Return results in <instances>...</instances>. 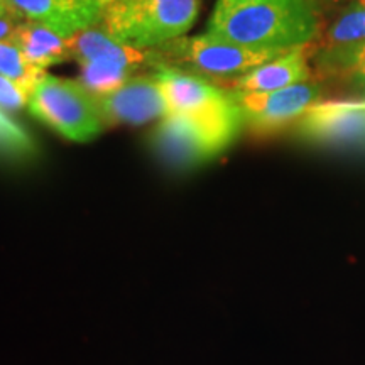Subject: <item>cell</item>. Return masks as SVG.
Instances as JSON below:
<instances>
[{"label": "cell", "mask_w": 365, "mask_h": 365, "mask_svg": "<svg viewBox=\"0 0 365 365\" xmlns=\"http://www.w3.org/2000/svg\"><path fill=\"white\" fill-rule=\"evenodd\" d=\"M207 33L254 49L309 46L319 34L313 0H217Z\"/></svg>", "instance_id": "obj_1"}, {"label": "cell", "mask_w": 365, "mask_h": 365, "mask_svg": "<svg viewBox=\"0 0 365 365\" xmlns=\"http://www.w3.org/2000/svg\"><path fill=\"white\" fill-rule=\"evenodd\" d=\"M282 53L286 51L245 48L218 38L215 34L205 33L198 36H181L156 46L149 49V58L150 70L171 68L227 88L232 81L266 61L281 56Z\"/></svg>", "instance_id": "obj_2"}, {"label": "cell", "mask_w": 365, "mask_h": 365, "mask_svg": "<svg viewBox=\"0 0 365 365\" xmlns=\"http://www.w3.org/2000/svg\"><path fill=\"white\" fill-rule=\"evenodd\" d=\"M161 81L168 113H176L198 127L215 148L225 150L242 127L230 90L171 68L153 70Z\"/></svg>", "instance_id": "obj_3"}, {"label": "cell", "mask_w": 365, "mask_h": 365, "mask_svg": "<svg viewBox=\"0 0 365 365\" xmlns=\"http://www.w3.org/2000/svg\"><path fill=\"white\" fill-rule=\"evenodd\" d=\"M202 0H113L102 27L137 49H153L185 36L198 19Z\"/></svg>", "instance_id": "obj_4"}, {"label": "cell", "mask_w": 365, "mask_h": 365, "mask_svg": "<svg viewBox=\"0 0 365 365\" xmlns=\"http://www.w3.org/2000/svg\"><path fill=\"white\" fill-rule=\"evenodd\" d=\"M27 108L38 120L73 143H90L105 127L97 98L81 81L48 73L31 93Z\"/></svg>", "instance_id": "obj_5"}, {"label": "cell", "mask_w": 365, "mask_h": 365, "mask_svg": "<svg viewBox=\"0 0 365 365\" xmlns=\"http://www.w3.org/2000/svg\"><path fill=\"white\" fill-rule=\"evenodd\" d=\"M230 93L239 108L242 125L254 134L269 135L298 124L309 107L322 100L323 90L318 81L308 80L274 91L245 93L230 90Z\"/></svg>", "instance_id": "obj_6"}, {"label": "cell", "mask_w": 365, "mask_h": 365, "mask_svg": "<svg viewBox=\"0 0 365 365\" xmlns=\"http://www.w3.org/2000/svg\"><path fill=\"white\" fill-rule=\"evenodd\" d=\"M294 129L308 143L335 149H364L365 98L319 100Z\"/></svg>", "instance_id": "obj_7"}, {"label": "cell", "mask_w": 365, "mask_h": 365, "mask_svg": "<svg viewBox=\"0 0 365 365\" xmlns=\"http://www.w3.org/2000/svg\"><path fill=\"white\" fill-rule=\"evenodd\" d=\"M105 125H143L168 115V102L156 73H139L107 97H95Z\"/></svg>", "instance_id": "obj_8"}, {"label": "cell", "mask_w": 365, "mask_h": 365, "mask_svg": "<svg viewBox=\"0 0 365 365\" xmlns=\"http://www.w3.org/2000/svg\"><path fill=\"white\" fill-rule=\"evenodd\" d=\"M17 21L41 24L65 39L102 22L113 0H9Z\"/></svg>", "instance_id": "obj_9"}, {"label": "cell", "mask_w": 365, "mask_h": 365, "mask_svg": "<svg viewBox=\"0 0 365 365\" xmlns=\"http://www.w3.org/2000/svg\"><path fill=\"white\" fill-rule=\"evenodd\" d=\"M153 149L173 170H191L220 154L198 127L176 113L163 117L153 134Z\"/></svg>", "instance_id": "obj_10"}, {"label": "cell", "mask_w": 365, "mask_h": 365, "mask_svg": "<svg viewBox=\"0 0 365 365\" xmlns=\"http://www.w3.org/2000/svg\"><path fill=\"white\" fill-rule=\"evenodd\" d=\"M68 43H70L71 59H75L80 66L97 63V65L127 68L135 73H144L148 68L150 70L149 49H137L120 43L112 38L102 24L81 31L68 39Z\"/></svg>", "instance_id": "obj_11"}, {"label": "cell", "mask_w": 365, "mask_h": 365, "mask_svg": "<svg viewBox=\"0 0 365 365\" xmlns=\"http://www.w3.org/2000/svg\"><path fill=\"white\" fill-rule=\"evenodd\" d=\"M312 66L308 61V46H301V48L282 53L281 56L254 68L252 71L232 81L227 88L245 91V93L274 91L312 80Z\"/></svg>", "instance_id": "obj_12"}, {"label": "cell", "mask_w": 365, "mask_h": 365, "mask_svg": "<svg viewBox=\"0 0 365 365\" xmlns=\"http://www.w3.org/2000/svg\"><path fill=\"white\" fill-rule=\"evenodd\" d=\"M322 78L339 81L357 98H365V41L340 48H322L314 56Z\"/></svg>", "instance_id": "obj_13"}, {"label": "cell", "mask_w": 365, "mask_h": 365, "mask_svg": "<svg viewBox=\"0 0 365 365\" xmlns=\"http://www.w3.org/2000/svg\"><path fill=\"white\" fill-rule=\"evenodd\" d=\"M9 41H12L21 49L31 65L44 71L49 66L61 65L71 59L68 39L36 22H19Z\"/></svg>", "instance_id": "obj_14"}, {"label": "cell", "mask_w": 365, "mask_h": 365, "mask_svg": "<svg viewBox=\"0 0 365 365\" xmlns=\"http://www.w3.org/2000/svg\"><path fill=\"white\" fill-rule=\"evenodd\" d=\"M365 41V0H352L328 26L323 48H340Z\"/></svg>", "instance_id": "obj_15"}, {"label": "cell", "mask_w": 365, "mask_h": 365, "mask_svg": "<svg viewBox=\"0 0 365 365\" xmlns=\"http://www.w3.org/2000/svg\"><path fill=\"white\" fill-rule=\"evenodd\" d=\"M0 75L17 81L33 93L46 71L31 65L12 41H0Z\"/></svg>", "instance_id": "obj_16"}, {"label": "cell", "mask_w": 365, "mask_h": 365, "mask_svg": "<svg viewBox=\"0 0 365 365\" xmlns=\"http://www.w3.org/2000/svg\"><path fill=\"white\" fill-rule=\"evenodd\" d=\"M135 75L139 73L127 70V68L88 63V65H81L80 81L93 97H107L120 90Z\"/></svg>", "instance_id": "obj_17"}, {"label": "cell", "mask_w": 365, "mask_h": 365, "mask_svg": "<svg viewBox=\"0 0 365 365\" xmlns=\"http://www.w3.org/2000/svg\"><path fill=\"white\" fill-rule=\"evenodd\" d=\"M34 150V144L27 132L11 120L7 112L0 110V153L22 158Z\"/></svg>", "instance_id": "obj_18"}, {"label": "cell", "mask_w": 365, "mask_h": 365, "mask_svg": "<svg viewBox=\"0 0 365 365\" xmlns=\"http://www.w3.org/2000/svg\"><path fill=\"white\" fill-rule=\"evenodd\" d=\"M31 91L11 78L0 75V110L19 112L29 107Z\"/></svg>", "instance_id": "obj_19"}, {"label": "cell", "mask_w": 365, "mask_h": 365, "mask_svg": "<svg viewBox=\"0 0 365 365\" xmlns=\"http://www.w3.org/2000/svg\"><path fill=\"white\" fill-rule=\"evenodd\" d=\"M19 21L16 19H0V41H9L12 38Z\"/></svg>", "instance_id": "obj_20"}, {"label": "cell", "mask_w": 365, "mask_h": 365, "mask_svg": "<svg viewBox=\"0 0 365 365\" xmlns=\"http://www.w3.org/2000/svg\"><path fill=\"white\" fill-rule=\"evenodd\" d=\"M0 19H16L12 14L11 2H9V0H0Z\"/></svg>", "instance_id": "obj_21"}]
</instances>
